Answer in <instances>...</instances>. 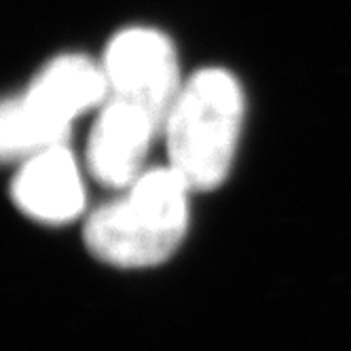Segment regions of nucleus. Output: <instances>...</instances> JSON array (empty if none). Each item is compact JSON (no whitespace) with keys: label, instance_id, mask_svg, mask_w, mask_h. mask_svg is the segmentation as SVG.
<instances>
[{"label":"nucleus","instance_id":"nucleus-1","mask_svg":"<svg viewBox=\"0 0 351 351\" xmlns=\"http://www.w3.org/2000/svg\"><path fill=\"white\" fill-rule=\"evenodd\" d=\"M195 191L171 165L146 167L110 202L95 208L83 229L89 252L117 269H150L180 250Z\"/></svg>","mask_w":351,"mask_h":351},{"label":"nucleus","instance_id":"nucleus-2","mask_svg":"<svg viewBox=\"0 0 351 351\" xmlns=\"http://www.w3.org/2000/svg\"><path fill=\"white\" fill-rule=\"evenodd\" d=\"M245 121V93L227 68H202L184 79L163 121L167 165L195 193L214 191L233 169Z\"/></svg>","mask_w":351,"mask_h":351},{"label":"nucleus","instance_id":"nucleus-3","mask_svg":"<svg viewBox=\"0 0 351 351\" xmlns=\"http://www.w3.org/2000/svg\"><path fill=\"white\" fill-rule=\"evenodd\" d=\"M106 95L108 83L99 62L83 53L53 58L26 91L5 99L0 110L3 159L19 163L43 148L68 144L74 121L102 106Z\"/></svg>","mask_w":351,"mask_h":351},{"label":"nucleus","instance_id":"nucleus-4","mask_svg":"<svg viewBox=\"0 0 351 351\" xmlns=\"http://www.w3.org/2000/svg\"><path fill=\"white\" fill-rule=\"evenodd\" d=\"M99 64L106 74L108 95L140 104L163 128L165 114L184 83L173 40L150 26L123 28L108 40Z\"/></svg>","mask_w":351,"mask_h":351},{"label":"nucleus","instance_id":"nucleus-5","mask_svg":"<svg viewBox=\"0 0 351 351\" xmlns=\"http://www.w3.org/2000/svg\"><path fill=\"white\" fill-rule=\"evenodd\" d=\"M161 121L136 102L106 95L91 125L85 161L93 178L110 189H123L146 169V157Z\"/></svg>","mask_w":351,"mask_h":351},{"label":"nucleus","instance_id":"nucleus-6","mask_svg":"<svg viewBox=\"0 0 351 351\" xmlns=\"http://www.w3.org/2000/svg\"><path fill=\"white\" fill-rule=\"evenodd\" d=\"M11 199L28 218L60 227L87 206L83 171L68 144H56L21 159L11 180Z\"/></svg>","mask_w":351,"mask_h":351}]
</instances>
